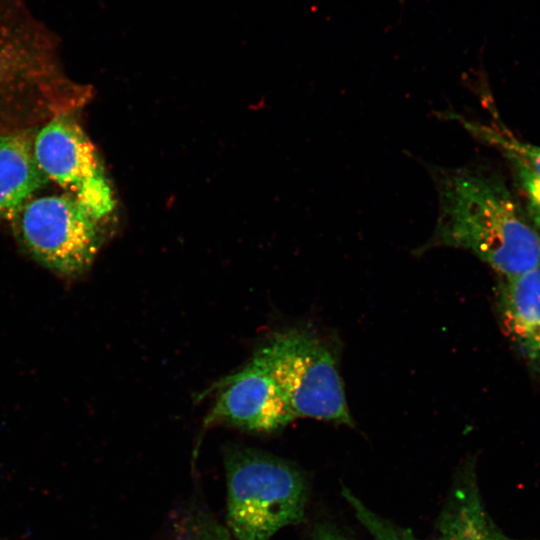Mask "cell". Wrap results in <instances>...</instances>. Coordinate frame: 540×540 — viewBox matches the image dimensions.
Segmentation results:
<instances>
[{"instance_id":"6da1fadb","label":"cell","mask_w":540,"mask_h":540,"mask_svg":"<svg viewBox=\"0 0 540 540\" xmlns=\"http://www.w3.org/2000/svg\"><path fill=\"white\" fill-rule=\"evenodd\" d=\"M438 218L422 251L448 246L472 252L500 278L540 265V236L511 191L473 168L433 170Z\"/></svg>"},{"instance_id":"7a4b0ae2","label":"cell","mask_w":540,"mask_h":540,"mask_svg":"<svg viewBox=\"0 0 540 540\" xmlns=\"http://www.w3.org/2000/svg\"><path fill=\"white\" fill-rule=\"evenodd\" d=\"M227 523L236 540H270L304 518L308 487L295 466L269 453L232 447L225 453Z\"/></svg>"},{"instance_id":"3957f363","label":"cell","mask_w":540,"mask_h":540,"mask_svg":"<svg viewBox=\"0 0 540 540\" xmlns=\"http://www.w3.org/2000/svg\"><path fill=\"white\" fill-rule=\"evenodd\" d=\"M294 416L353 426L344 386L330 349L302 330L275 334L257 353Z\"/></svg>"},{"instance_id":"277c9868","label":"cell","mask_w":540,"mask_h":540,"mask_svg":"<svg viewBox=\"0 0 540 540\" xmlns=\"http://www.w3.org/2000/svg\"><path fill=\"white\" fill-rule=\"evenodd\" d=\"M19 234L32 257L53 273L74 278L93 262L102 243L95 219L70 195L29 201L20 212Z\"/></svg>"},{"instance_id":"5b68a950","label":"cell","mask_w":540,"mask_h":540,"mask_svg":"<svg viewBox=\"0 0 540 540\" xmlns=\"http://www.w3.org/2000/svg\"><path fill=\"white\" fill-rule=\"evenodd\" d=\"M34 153L46 177L67 190L95 219L112 211L111 187L95 147L68 111L53 115L38 131Z\"/></svg>"},{"instance_id":"8992f818","label":"cell","mask_w":540,"mask_h":540,"mask_svg":"<svg viewBox=\"0 0 540 540\" xmlns=\"http://www.w3.org/2000/svg\"><path fill=\"white\" fill-rule=\"evenodd\" d=\"M293 419L281 389L256 354L239 371L220 381V392L206 423L223 422L248 431L271 433Z\"/></svg>"},{"instance_id":"52a82bcc","label":"cell","mask_w":540,"mask_h":540,"mask_svg":"<svg viewBox=\"0 0 540 540\" xmlns=\"http://www.w3.org/2000/svg\"><path fill=\"white\" fill-rule=\"evenodd\" d=\"M497 309L505 335L540 382V265L500 278Z\"/></svg>"},{"instance_id":"ba28073f","label":"cell","mask_w":540,"mask_h":540,"mask_svg":"<svg viewBox=\"0 0 540 540\" xmlns=\"http://www.w3.org/2000/svg\"><path fill=\"white\" fill-rule=\"evenodd\" d=\"M34 138L27 129L0 132V217H17L31 196L49 180L34 153Z\"/></svg>"},{"instance_id":"9c48e42d","label":"cell","mask_w":540,"mask_h":540,"mask_svg":"<svg viewBox=\"0 0 540 540\" xmlns=\"http://www.w3.org/2000/svg\"><path fill=\"white\" fill-rule=\"evenodd\" d=\"M429 540H534L505 534L488 514L475 475L469 469L457 478Z\"/></svg>"},{"instance_id":"30bf717a","label":"cell","mask_w":540,"mask_h":540,"mask_svg":"<svg viewBox=\"0 0 540 540\" xmlns=\"http://www.w3.org/2000/svg\"><path fill=\"white\" fill-rule=\"evenodd\" d=\"M460 122L478 139L502 151L511 163L524 166L540 178V146L519 140L498 122L491 126L466 119Z\"/></svg>"},{"instance_id":"8fae6325","label":"cell","mask_w":540,"mask_h":540,"mask_svg":"<svg viewBox=\"0 0 540 540\" xmlns=\"http://www.w3.org/2000/svg\"><path fill=\"white\" fill-rule=\"evenodd\" d=\"M172 540H232V535L209 516L197 514L180 523Z\"/></svg>"},{"instance_id":"7c38bea8","label":"cell","mask_w":540,"mask_h":540,"mask_svg":"<svg viewBox=\"0 0 540 540\" xmlns=\"http://www.w3.org/2000/svg\"><path fill=\"white\" fill-rule=\"evenodd\" d=\"M526 199L527 215L540 236V178L524 166L512 163Z\"/></svg>"},{"instance_id":"4fadbf2b","label":"cell","mask_w":540,"mask_h":540,"mask_svg":"<svg viewBox=\"0 0 540 540\" xmlns=\"http://www.w3.org/2000/svg\"><path fill=\"white\" fill-rule=\"evenodd\" d=\"M374 540H421L407 529H402L374 516L366 523Z\"/></svg>"},{"instance_id":"5bb4252c","label":"cell","mask_w":540,"mask_h":540,"mask_svg":"<svg viewBox=\"0 0 540 540\" xmlns=\"http://www.w3.org/2000/svg\"><path fill=\"white\" fill-rule=\"evenodd\" d=\"M308 540H354L346 533L342 532L335 525L328 522L316 523L310 533Z\"/></svg>"}]
</instances>
